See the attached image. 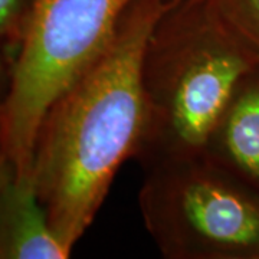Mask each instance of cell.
I'll return each instance as SVG.
<instances>
[{"instance_id": "cell-1", "label": "cell", "mask_w": 259, "mask_h": 259, "mask_svg": "<svg viewBox=\"0 0 259 259\" xmlns=\"http://www.w3.org/2000/svg\"><path fill=\"white\" fill-rule=\"evenodd\" d=\"M183 0H134L111 40L51 105L32 179L52 231L72 252L95 219L146 121L144 56L154 28Z\"/></svg>"}, {"instance_id": "cell-2", "label": "cell", "mask_w": 259, "mask_h": 259, "mask_svg": "<svg viewBox=\"0 0 259 259\" xmlns=\"http://www.w3.org/2000/svg\"><path fill=\"white\" fill-rule=\"evenodd\" d=\"M256 65L206 0H183L168 10L146 49V121L133 158L147 168L203 156L238 87Z\"/></svg>"}, {"instance_id": "cell-3", "label": "cell", "mask_w": 259, "mask_h": 259, "mask_svg": "<svg viewBox=\"0 0 259 259\" xmlns=\"http://www.w3.org/2000/svg\"><path fill=\"white\" fill-rule=\"evenodd\" d=\"M134 0H30L0 102V141L16 180L32 177L33 148L51 105L111 40Z\"/></svg>"}, {"instance_id": "cell-4", "label": "cell", "mask_w": 259, "mask_h": 259, "mask_svg": "<svg viewBox=\"0 0 259 259\" xmlns=\"http://www.w3.org/2000/svg\"><path fill=\"white\" fill-rule=\"evenodd\" d=\"M139 203L164 258H259V202L204 156L147 167Z\"/></svg>"}, {"instance_id": "cell-5", "label": "cell", "mask_w": 259, "mask_h": 259, "mask_svg": "<svg viewBox=\"0 0 259 259\" xmlns=\"http://www.w3.org/2000/svg\"><path fill=\"white\" fill-rule=\"evenodd\" d=\"M71 250L52 231L33 179L10 170L0 194V259H66Z\"/></svg>"}, {"instance_id": "cell-6", "label": "cell", "mask_w": 259, "mask_h": 259, "mask_svg": "<svg viewBox=\"0 0 259 259\" xmlns=\"http://www.w3.org/2000/svg\"><path fill=\"white\" fill-rule=\"evenodd\" d=\"M203 156L259 186V78L249 74L238 87Z\"/></svg>"}, {"instance_id": "cell-7", "label": "cell", "mask_w": 259, "mask_h": 259, "mask_svg": "<svg viewBox=\"0 0 259 259\" xmlns=\"http://www.w3.org/2000/svg\"><path fill=\"white\" fill-rule=\"evenodd\" d=\"M223 29L259 64V0H206Z\"/></svg>"}, {"instance_id": "cell-8", "label": "cell", "mask_w": 259, "mask_h": 259, "mask_svg": "<svg viewBox=\"0 0 259 259\" xmlns=\"http://www.w3.org/2000/svg\"><path fill=\"white\" fill-rule=\"evenodd\" d=\"M29 8L30 0H0V47L12 64L23 37Z\"/></svg>"}, {"instance_id": "cell-9", "label": "cell", "mask_w": 259, "mask_h": 259, "mask_svg": "<svg viewBox=\"0 0 259 259\" xmlns=\"http://www.w3.org/2000/svg\"><path fill=\"white\" fill-rule=\"evenodd\" d=\"M10 74H12V61L5 52V49L0 47V102L3 101L5 95L9 90Z\"/></svg>"}, {"instance_id": "cell-10", "label": "cell", "mask_w": 259, "mask_h": 259, "mask_svg": "<svg viewBox=\"0 0 259 259\" xmlns=\"http://www.w3.org/2000/svg\"><path fill=\"white\" fill-rule=\"evenodd\" d=\"M10 173V166L8 163V158H6V154H5V150H3V146H2V141H0V194H2V190H3V186L8 180V176Z\"/></svg>"}]
</instances>
